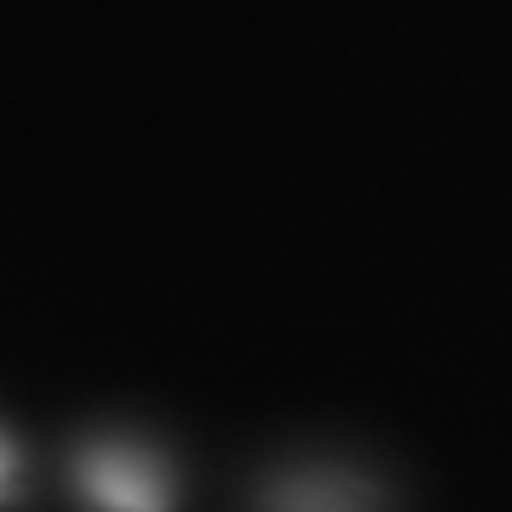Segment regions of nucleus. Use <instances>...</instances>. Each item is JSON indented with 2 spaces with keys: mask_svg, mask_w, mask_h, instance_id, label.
<instances>
[{
  "mask_svg": "<svg viewBox=\"0 0 512 512\" xmlns=\"http://www.w3.org/2000/svg\"><path fill=\"white\" fill-rule=\"evenodd\" d=\"M86 489L105 512H166L171 484L138 451H95L86 460Z\"/></svg>",
  "mask_w": 512,
  "mask_h": 512,
  "instance_id": "f257e3e1",
  "label": "nucleus"
},
{
  "mask_svg": "<svg viewBox=\"0 0 512 512\" xmlns=\"http://www.w3.org/2000/svg\"><path fill=\"white\" fill-rule=\"evenodd\" d=\"M361 508V498L356 489L347 484H332V479H309V484H290V489H280L275 498V512H356Z\"/></svg>",
  "mask_w": 512,
  "mask_h": 512,
  "instance_id": "f03ea898",
  "label": "nucleus"
},
{
  "mask_svg": "<svg viewBox=\"0 0 512 512\" xmlns=\"http://www.w3.org/2000/svg\"><path fill=\"white\" fill-rule=\"evenodd\" d=\"M5 479H10V451L0 446V484H5Z\"/></svg>",
  "mask_w": 512,
  "mask_h": 512,
  "instance_id": "7ed1b4c3",
  "label": "nucleus"
}]
</instances>
